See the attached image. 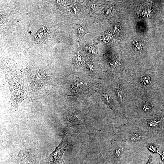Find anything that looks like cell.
<instances>
[{"mask_svg": "<svg viewBox=\"0 0 164 164\" xmlns=\"http://www.w3.org/2000/svg\"><path fill=\"white\" fill-rule=\"evenodd\" d=\"M151 81V78L148 75H145L141 78L140 84L141 85H146L149 84Z\"/></svg>", "mask_w": 164, "mask_h": 164, "instance_id": "7", "label": "cell"}, {"mask_svg": "<svg viewBox=\"0 0 164 164\" xmlns=\"http://www.w3.org/2000/svg\"><path fill=\"white\" fill-rule=\"evenodd\" d=\"M68 146L67 141L66 139L62 140L55 151L51 153L48 158L46 159V163L47 164H65L63 156L67 150Z\"/></svg>", "mask_w": 164, "mask_h": 164, "instance_id": "3", "label": "cell"}, {"mask_svg": "<svg viewBox=\"0 0 164 164\" xmlns=\"http://www.w3.org/2000/svg\"><path fill=\"white\" fill-rule=\"evenodd\" d=\"M123 126L125 129L122 140L125 141L129 149L136 150L144 147L147 140L152 138L151 132L138 127H134L130 124Z\"/></svg>", "mask_w": 164, "mask_h": 164, "instance_id": "1", "label": "cell"}, {"mask_svg": "<svg viewBox=\"0 0 164 164\" xmlns=\"http://www.w3.org/2000/svg\"><path fill=\"white\" fill-rule=\"evenodd\" d=\"M75 57L77 62L82 64L81 57L79 53L78 52V53L76 54Z\"/></svg>", "mask_w": 164, "mask_h": 164, "instance_id": "8", "label": "cell"}, {"mask_svg": "<svg viewBox=\"0 0 164 164\" xmlns=\"http://www.w3.org/2000/svg\"><path fill=\"white\" fill-rule=\"evenodd\" d=\"M136 121V127L151 132L152 138L164 137V115L150 116Z\"/></svg>", "mask_w": 164, "mask_h": 164, "instance_id": "2", "label": "cell"}, {"mask_svg": "<svg viewBox=\"0 0 164 164\" xmlns=\"http://www.w3.org/2000/svg\"><path fill=\"white\" fill-rule=\"evenodd\" d=\"M79 36V40L82 39L85 35L88 33L84 26H81L78 28L77 29Z\"/></svg>", "mask_w": 164, "mask_h": 164, "instance_id": "6", "label": "cell"}, {"mask_svg": "<svg viewBox=\"0 0 164 164\" xmlns=\"http://www.w3.org/2000/svg\"><path fill=\"white\" fill-rule=\"evenodd\" d=\"M152 154H151L149 156V159L147 163L146 164H153L152 161Z\"/></svg>", "mask_w": 164, "mask_h": 164, "instance_id": "9", "label": "cell"}, {"mask_svg": "<svg viewBox=\"0 0 164 164\" xmlns=\"http://www.w3.org/2000/svg\"><path fill=\"white\" fill-rule=\"evenodd\" d=\"M160 145L156 143H148L147 142L146 144L145 147L151 152V154H153L155 153H158L159 152L158 150Z\"/></svg>", "mask_w": 164, "mask_h": 164, "instance_id": "5", "label": "cell"}, {"mask_svg": "<svg viewBox=\"0 0 164 164\" xmlns=\"http://www.w3.org/2000/svg\"><path fill=\"white\" fill-rule=\"evenodd\" d=\"M130 151L124 140L113 144L109 151V156L112 164H117L125 151Z\"/></svg>", "mask_w": 164, "mask_h": 164, "instance_id": "4", "label": "cell"}]
</instances>
